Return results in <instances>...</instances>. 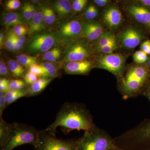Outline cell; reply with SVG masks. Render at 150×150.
Masks as SVG:
<instances>
[{
	"instance_id": "1",
	"label": "cell",
	"mask_w": 150,
	"mask_h": 150,
	"mask_svg": "<svg viewBox=\"0 0 150 150\" xmlns=\"http://www.w3.org/2000/svg\"><path fill=\"white\" fill-rule=\"evenodd\" d=\"M58 127H61L65 134L73 130L91 131L98 128L85 105L74 102L65 103L56 115L54 122L44 130L50 134L56 135Z\"/></svg>"
},
{
	"instance_id": "2",
	"label": "cell",
	"mask_w": 150,
	"mask_h": 150,
	"mask_svg": "<svg viewBox=\"0 0 150 150\" xmlns=\"http://www.w3.org/2000/svg\"><path fill=\"white\" fill-rule=\"evenodd\" d=\"M150 78V70L146 64L131 65L118 81L119 91L125 99L135 97L144 91Z\"/></svg>"
},
{
	"instance_id": "3",
	"label": "cell",
	"mask_w": 150,
	"mask_h": 150,
	"mask_svg": "<svg viewBox=\"0 0 150 150\" xmlns=\"http://www.w3.org/2000/svg\"><path fill=\"white\" fill-rule=\"evenodd\" d=\"M39 142V131L24 123H9V131L5 145L0 150H13L21 145L29 144L35 147Z\"/></svg>"
},
{
	"instance_id": "4",
	"label": "cell",
	"mask_w": 150,
	"mask_h": 150,
	"mask_svg": "<svg viewBox=\"0 0 150 150\" xmlns=\"http://www.w3.org/2000/svg\"><path fill=\"white\" fill-rule=\"evenodd\" d=\"M76 150H120L115 144L114 139L103 130L98 128L85 131L79 139Z\"/></svg>"
},
{
	"instance_id": "5",
	"label": "cell",
	"mask_w": 150,
	"mask_h": 150,
	"mask_svg": "<svg viewBox=\"0 0 150 150\" xmlns=\"http://www.w3.org/2000/svg\"><path fill=\"white\" fill-rule=\"evenodd\" d=\"M79 139H62L45 130L39 131V142L34 150H76Z\"/></svg>"
},
{
	"instance_id": "6",
	"label": "cell",
	"mask_w": 150,
	"mask_h": 150,
	"mask_svg": "<svg viewBox=\"0 0 150 150\" xmlns=\"http://www.w3.org/2000/svg\"><path fill=\"white\" fill-rule=\"evenodd\" d=\"M126 56L121 54H103L97 59V67L111 73L118 81L122 77L126 69Z\"/></svg>"
},
{
	"instance_id": "7",
	"label": "cell",
	"mask_w": 150,
	"mask_h": 150,
	"mask_svg": "<svg viewBox=\"0 0 150 150\" xmlns=\"http://www.w3.org/2000/svg\"><path fill=\"white\" fill-rule=\"evenodd\" d=\"M58 41V36L54 33H35L26 45L25 51L30 54H44L51 50Z\"/></svg>"
},
{
	"instance_id": "8",
	"label": "cell",
	"mask_w": 150,
	"mask_h": 150,
	"mask_svg": "<svg viewBox=\"0 0 150 150\" xmlns=\"http://www.w3.org/2000/svg\"><path fill=\"white\" fill-rule=\"evenodd\" d=\"M127 138L135 150H150V121L127 131Z\"/></svg>"
},
{
	"instance_id": "9",
	"label": "cell",
	"mask_w": 150,
	"mask_h": 150,
	"mask_svg": "<svg viewBox=\"0 0 150 150\" xmlns=\"http://www.w3.org/2000/svg\"><path fill=\"white\" fill-rule=\"evenodd\" d=\"M144 38L145 35L142 30L137 28L129 26L121 33L120 41L124 48L133 49L139 46Z\"/></svg>"
},
{
	"instance_id": "10",
	"label": "cell",
	"mask_w": 150,
	"mask_h": 150,
	"mask_svg": "<svg viewBox=\"0 0 150 150\" xmlns=\"http://www.w3.org/2000/svg\"><path fill=\"white\" fill-rule=\"evenodd\" d=\"M125 11L150 32V9L133 2L124 7Z\"/></svg>"
},
{
	"instance_id": "11",
	"label": "cell",
	"mask_w": 150,
	"mask_h": 150,
	"mask_svg": "<svg viewBox=\"0 0 150 150\" xmlns=\"http://www.w3.org/2000/svg\"><path fill=\"white\" fill-rule=\"evenodd\" d=\"M91 53L90 48L87 45L82 43H76L68 49L65 61L68 63L86 60Z\"/></svg>"
},
{
	"instance_id": "12",
	"label": "cell",
	"mask_w": 150,
	"mask_h": 150,
	"mask_svg": "<svg viewBox=\"0 0 150 150\" xmlns=\"http://www.w3.org/2000/svg\"><path fill=\"white\" fill-rule=\"evenodd\" d=\"M103 20L108 28L114 30L118 28L123 21V16L121 11L116 6H111L104 11Z\"/></svg>"
},
{
	"instance_id": "13",
	"label": "cell",
	"mask_w": 150,
	"mask_h": 150,
	"mask_svg": "<svg viewBox=\"0 0 150 150\" xmlns=\"http://www.w3.org/2000/svg\"><path fill=\"white\" fill-rule=\"evenodd\" d=\"M84 36L89 41L97 40L105 32L101 23L94 21H86L82 23Z\"/></svg>"
},
{
	"instance_id": "14",
	"label": "cell",
	"mask_w": 150,
	"mask_h": 150,
	"mask_svg": "<svg viewBox=\"0 0 150 150\" xmlns=\"http://www.w3.org/2000/svg\"><path fill=\"white\" fill-rule=\"evenodd\" d=\"M82 32V24L76 20H73L61 25L59 29L60 35L65 39H75Z\"/></svg>"
},
{
	"instance_id": "15",
	"label": "cell",
	"mask_w": 150,
	"mask_h": 150,
	"mask_svg": "<svg viewBox=\"0 0 150 150\" xmlns=\"http://www.w3.org/2000/svg\"><path fill=\"white\" fill-rule=\"evenodd\" d=\"M94 67L93 63L89 60L69 62L65 66V72L68 74H88Z\"/></svg>"
},
{
	"instance_id": "16",
	"label": "cell",
	"mask_w": 150,
	"mask_h": 150,
	"mask_svg": "<svg viewBox=\"0 0 150 150\" xmlns=\"http://www.w3.org/2000/svg\"><path fill=\"white\" fill-rule=\"evenodd\" d=\"M24 18L23 15L18 12H8L4 14L2 18L3 25L10 27L23 25Z\"/></svg>"
},
{
	"instance_id": "17",
	"label": "cell",
	"mask_w": 150,
	"mask_h": 150,
	"mask_svg": "<svg viewBox=\"0 0 150 150\" xmlns=\"http://www.w3.org/2000/svg\"><path fill=\"white\" fill-rule=\"evenodd\" d=\"M52 78L41 77L38 79L35 82L30 85L28 88L27 96H34L42 92L52 81Z\"/></svg>"
},
{
	"instance_id": "18",
	"label": "cell",
	"mask_w": 150,
	"mask_h": 150,
	"mask_svg": "<svg viewBox=\"0 0 150 150\" xmlns=\"http://www.w3.org/2000/svg\"><path fill=\"white\" fill-rule=\"evenodd\" d=\"M45 23L42 12L38 11L35 17L30 21V34H34L43 30L45 28Z\"/></svg>"
},
{
	"instance_id": "19",
	"label": "cell",
	"mask_w": 150,
	"mask_h": 150,
	"mask_svg": "<svg viewBox=\"0 0 150 150\" xmlns=\"http://www.w3.org/2000/svg\"><path fill=\"white\" fill-rule=\"evenodd\" d=\"M28 95V88L21 90H11L5 93L7 106L13 103L17 100L23 97L27 96Z\"/></svg>"
},
{
	"instance_id": "20",
	"label": "cell",
	"mask_w": 150,
	"mask_h": 150,
	"mask_svg": "<svg viewBox=\"0 0 150 150\" xmlns=\"http://www.w3.org/2000/svg\"><path fill=\"white\" fill-rule=\"evenodd\" d=\"M54 8L59 15L65 16L69 14L72 9V5L69 1L59 0L55 3Z\"/></svg>"
},
{
	"instance_id": "21",
	"label": "cell",
	"mask_w": 150,
	"mask_h": 150,
	"mask_svg": "<svg viewBox=\"0 0 150 150\" xmlns=\"http://www.w3.org/2000/svg\"><path fill=\"white\" fill-rule=\"evenodd\" d=\"M96 49L102 48L116 41L114 33L110 32H105L96 40Z\"/></svg>"
},
{
	"instance_id": "22",
	"label": "cell",
	"mask_w": 150,
	"mask_h": 150,
	"mask_svg": "<svg viewBox=\"0 0 150 150\" xmlns=\"http://www.w3.org/2000/svg\"><path fill=\"white\" fill-rule=\"evenodd\" d=\"M44 72L43 77L54 79L59 76L58 69L53 64L47 62L41 63L40 64Z\"/></svg>"
},
{
	"instance_id": "23",
	"label": "cell",
	"mask_w": 150,
	"mask_h": 150,
	"mask_svg": "<svg viewBox=\"0 0 150 150\" xmlns=\"http://www.w3.org/2000/svg\"><path fill=\"white\" fill-rule=\"evenodd\" d=\"M9 131V123L0 117V149L5 145Z\"/></svg>"
},
{
	"instance_id": "24",
	"label": "cell",
	"mask_w": 150,
	"mask_h": 150,
	"mask_svg": "<svg viewBox=\"0 0 150 150\" xmlns=\"http://www.w3.org/2000/svg\"><path fill=\"white\" fill-rule=\"evenodd\" d=\"M8 65L9 69L15 77L21 78L24 75L25 70L17 61L10 59L8 61Z\"/></svg>"
},
{
	"instance_id": "25",
	"label": "cell",
	"mask_w": 150,
	"mask_h": 150,
	"mask_svg": "<svg viewBox=\"0 0 150 150\" xmlns=\"http://www.w3.org/2000/svg\"><path fill=\"white\" fill-rule=\"evenodd\" d=\"M62 51L61 48L55 47L44 53L43 59L48 62H55L61 58Z\"/></svg>"
},
{
	"instance_id": "26",
	"label": "cell",
	"mask_w": 150,
	"mask_h": 150,
	"mask_svg": "<svg viewBox=\"0 0 150 150\" xmlns=\"http://www.w3.org/2000/svg\"><path fill=\"white\" fill-rule=\"evenodd\" d=\"M16 61L22 66L29 67L31 65L37 64V59L34 56L21 54L16 56Z\"/></svg>"
},
{
	"instance_id": "27",
	"label": "cell",
	"mask_w": 150,
	"mask_h": 150,
	"mask_svg": "<svg viewBox=\"0 0 150 150\" xmlns=\"http://www.w3.org/2000/svg\"><path fill=\"white\" fill-rule=\"evenodd\" d=\"M133 57L134 62L137 64H146L149 58L148 55L142 50L136 51Z\"/></svg>"
},
{
	"instance_id": "28",
	"label": "cell",
	"mask_w": 150,
	"mask_h": 150,
	"mask_svg": "<svg viewBox=\"0 0 150 150\" xmlns=\"http://www.w3.org/2000/svg\"><path fill=\"white\" fill-rule=\"evenodd\" d=\"M5 45L6 48L9 51H15V38L14 33L13 30L10 31L8 34L6 38Z\"/></svg>"
},
{
	"instance_id": "29",
	"label": "cell",
	"mask_w": 150,
	"mask_h": 150,
	"mask_svg": "<svg viewBox=\"0 0 150 150\" xmlns=\"http://www.w3.org/2000/svg\"><path fill=\"white\" fill-rule=\"evenodd\" d=\"M98 14V10L94 5L91 4L86 10L85 16L88 21H92L96 17Z\"/></svg>"
},
{
	"instance_id": "30",
	"label": "cell",
	"mask_w": 150,
	"mask_h": 150,
	"mask_svg": "<svg viewBox=\"0 0 150 150\" xmlns=\"http://www.w3.org/2000/svg\"><path fill=\"white\" fill-rule=\"evenodd\" d=\"M26 84L24 81L19 79L12 80L9 83L10 90H21L26 88Z\"/></svg>"
},
{
	"instance_id": "31",
	"label": "cell",
	"mask_w": 150,
	"mask_h": 150,
	"mask_svg": "<svg viewBox=\"0 0 150 150\" xmlns=\"http://www.w3.org/2000/svg\"><path fill=\"white\" fill-rule=\"evenodd\" d=\"M117 48L118 46H117V41H115L107 46L96 49V50L98 53L100 54H112V52L115 51Z\"/></svg>"
},
{
	"instance_id": "32",
	"label": "cell",
	"mask_w": 150,
	"mask_h": 150,
	"mask_svg": "<svg viewBox=\"0 0 150 150\" xmlns=\"http://www.w3.org/2000/svg\"><path fill=\"white\" fill-rule=\"evenodd\" d=\"M29 72L34 74L37 76H40L43 77L44 72L42 68L40 67V64H37L31 65L29 67Z\"/></svg>"
},
{
	"instance_id": "33",
	"label": "cell",
	"mask_w": 150,
	"mask_h": 150,
	"mask_svg": "<svg viewBox=\"0 0 150 150\" xmlns=\"http://www.w3.org/2000/svg\"><path fill=\"white\" fill-rule=\"evenodd\" d=\"M13 31L18 37L23 36L28 32L27 28L23 25H19L13 27Z\"/></svg>"
},
{
	"instance_id": "34",
	"label": "cell",
	"mask_w": 150,
	"mask_h": 150,
	"mask_svg": "<svg viewBox=\"0 0 150 150\" xmlns=\"http://www.w3.org/2000/svg\"><path fill=\"white\" fill-rule=\"evenodd\" d=\"M87 2L86 0H76L73 3V9L75 12L80 11L85 6Z\"/></svg>"
},
{
	"instance_id": "35",
	"label": "cell",
	"mask_w": 150,
	"mask_h": 150,
	"mask_svg": "<svg viewBox=\"0 0 150 150\" xmlns=\"http://www.w3.org/2000/svg\"><path fill=\"white\" fill-rule=\"evenodd\" d=\"M24 81L27 84L31 85L38 79V76L34 74L28 72L24 75Z\"/></svg>"
},
{
	"instance_id": "36",
	"label": "cell",
	"mask_w": 150,
	"mask_h": 150,
	"mask_svg": "<svg viewBox=\"0 0 150 150\" xmlns=\"http://www.w3.org/2000/svg\"><path fill=\"white\" fill-rule=\"evenodd\" d=\"M29 3H25L23 7V15L25 20L30 21L32 20L29 8Z\"/></svg>"
},
{
	"instance_id": "37",
	"label": "cell",
	"mask_w": 150,
	"mask_h": 150,
	"mask_svg": "<svg viewBox=\"0 0 150 150\" xmlns=\"http://www.w3.org/2000/svg\"><path fill=\"white\" fill-rule=\"evenodd\" d=\"M5 93L0 91V117H2L3 112L7 107Z\"/></svg>"
},
{
	"instance_id": "38",
	"label": "cell",
	"mask_w": 150,
	"mask_h": 150,
	"mask_svg": "<svg viewBox=\"0 0 150 150\" xmlns=\"http://www.w3.org/2000/svg\"><path fill=\"white\" fill-rule=\"evenodd\" d=\"M20 1L18 0H10L6 4V7L9 10L17 9L20 7Z\"/></svg>"
},
{
	"instance_id": "39",
	"label": "cell",
	"mask_w": 150,
	"mask_h": 150,
	"mask_svg": "<svg viewBox=\"0 0 150 150\" xmlns=\"http://www.w3.org/2000/svg\"><path fill=\"white\" fill-rule=\"evenodd\" d=\"M0 75L2 78H6L9 76L7 67L5 63L1 59L0 62Z\"/></svg>"
},
{
	"instance_id": "40",
	"label": "cell",
	"mask_w": 150,
	"mask_h": 150,
	"mask_svg": "<svg viewBox=\"0 0 150 150\" xmlns=\"http://www.w3.org/2000/svg\"><path fill=\"white\" fill-rule=\"evenodd\" d=\"M140 48L141 50L150 56V40L148 39L144 41L141 44Z\"/></svg>"
},
{
	"instance_id": "41",
	"label": "cell",
	"mask_w": 150,
	"mask_h": 150,
	"mask_svg": "<svg viewBox=\"0 0 150 150\" xmlns=\"http://www.w3.org/2000/svg\"><path fill=\"white\" fill-rule=\"evenodd\" d=\"M45 7L48 14L50 25L52 24L56 20V15L54 13V11L52 9L48 7Z\"/></svg>"
},
{
	"instance_id": "42",
	"label": "cell",
	"mask_w": 150,
	"mask_h": 150,
	"mask_svg": "<svg viewBox=\"0 0 150 150\" xmlns=\"http://www.w3.org/2000/svg\"><path fill=\"white\" fill-rule=\"evenodd\" d=\"M136 4L150 9V0H138L134 2Z\"/></svg>"
},
{
	"instance_id": "43",
	"label": "cell",
	"mask_w": 150,
	"mask_h": 150,
	"mask_svg": "<svg viewBox=\"0 0 150 150\" xmlns=\"http://www.w3.org/2000/svg\"><path fill=\"white\" fill-rule=\"evenodd\" d=\"M93 1L98 6L103 7L108 4L111 1L108 0H94Z\"/></svg>"
},
{
	"instance_id": "44",
	"label": "cell",
	"mask_w": 150,
	"mask_h": 150,
	"mask_svg": "<svg viewBox=\"0 0 150 150\" xmlns=\"http://www.w3.org/2000/svg\"><path fill=\"white\" fill-rule=\"evenodd\" d=\"M143 91L145 96L148 98L150 103V81Z\"/></svg>"
},
{
	"instance_id": "45",
	"label": "cell",
	"mask_w": 150,
	"mask_h": 150,
	"mask_svg": "<svg viewBox=\"0 0 150 150\" xmlns=\"http://www.w3.org/2000/svg\"><path fill=\"white\" fill-rule=\"evenodd\" d=\"M29 5L30 14H31V18L32 19L37 13V10H36V7L34 5L29 4Z\"/></svg>"
},
{
	"instance_id": "46",
	"label": "cell",
	"mask_w": 150,
	"mask_h": 150,
	"mask_svg": "<svg viewBox=\"0 0 150 150\" xmlns=\"http://www.w3.org/2000/svg\"><path fill=\"white\" fill-rule=\"evenodd\" d=\"M4 34L2 32H1L0 33V46L1 48V46H3L4 44Z\"/></svg>"
},
{
	"instance_id": "47",
	"label": "cell",
	"mask_w": 150,
	"mask_h": 150,
	"mask_svg": "<svg viewBox=\"0 0 150 150\" xmlns=\"http://www.w3.org/2000/svg\"><path fill=\"white\" fill-rule=\"evenodd\" d=\"M18 39L19 41H20L21 43L24 44L25 42V40H26V37L23 35V36H21V37H18Z\"/></svg>"
},
{
	"instance_id": "48",
	"label": "cell",
	"mask_w": 150,
	"mask_h": 150,
	"mask_svg": "<svg viewBox=\"0 0 150 150\" xmlns=\"http://www.w3.org/2000/svg\"><path fill=\"white\" fill-rule=\"evenodd\" d=\"M146 64L148 68H149V69L150 70V56H149V57L148 61L146 62Z\"/></svg>"
}]
</instances>
